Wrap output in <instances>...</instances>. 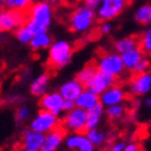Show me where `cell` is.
<instances>
[{"label": "cell", "mask_w": 151, "mask_h": 151, "mask_svg": "<svg viewBox=\"0 0 151 151\" xmlns=\"http://www.w3.org/2000/svg\"><path fill=\"white\" fill-rule=\"evenodd\" d=\"M52 20V10L47 1H38L35 3L31 9L28 10V20L26 26L31 29L32 33L41 35L47 33V28L50 25Z\"/></svg>", "instance_id": "cell-1"}, {"label": "cell", "mask_w": 151, "mask_h": 151, "mask_svg": "<svg viewBox=\"0 0 151 151\" xmlns=\"http://www.w3.org/2000/svg\"><path fill=\"white\" fill-rule=\"evenodd\" d=\"M73 58V47L66 41H57L52 43L48 50V65L52 69H63Z\"/></svg>", "instance_id": "cell-2"}, {"label": "cell", "mask_w": 151, "mask_h": 151, "mask_svg": "<svg viewBox=\"0 0 151 151\" xmlns=\"http://www.w3.org/2000/svg\"><path fill=\"white\" fill-rule=\"evenodd\" d=\"M28 20V11L20 9H4L0 14V29L3 32L12 31L26 25Z\"/></svg>", "instance_id": "cell-3"}, {"label": "cell", "mask_w": 151, "mask_h": 151, "mask_svg": "<svg viewBox=\"0 0 151 151\" xmlns=\"http://www.w3.org/2000/svg\"><path fill=\"white\" fill-rule=\"evenodd\" d=\"M99 70H102L113 76H120L125 70L122 55L118 53H102L96 62Z\"/></svg>", "instance_id": "cell-4"}, {"label": "cell", "mask_w": 151, "mask_h": 151, "mask_svg": "<svg viewBox=\"0 0 151 151\" xmlns=\"http://www.w3.org/2000/svg\"><path fill=\"white\" fill-rule=\"evenodd\" d=\"M87 111L75 107L73 111L66 112L62 120V127L66 132L71 133H86Z\"/></svg>", "instance_id": "cell-5"}, {"label": "cell", "mask_w": 151, "mask_h": 151, "mask_svg": "<svg viewBox=\"0 0 151 151\" xmlns=\"http://www.w3.org/2000/svg\"><path fill=\"white\" fill-rule=\"evenodd\" d=\"M93 20H95L93 10L88 9L86 6L76 7L69 19L70 28L74 32H85L91 27V25L93 24Z\"/></svg>", "instance_id": "cell-6"}, {"label": "cell", "mask_w": 151, "mask_h": 151, "mask_svg": "<svg viewBox=\"0 0 151 151\" xmlns=\"http://www.w3.org/2000/svg\"><path fill=\"white\" fill-rule=\"evenodd\" d=\"M58 127H60V124H59V118L57 116H54L48 111L40 109L38 113L33 117L31 124H29V129L42 134H47L57 129Z\"/></svg>", "instance_id": "cell-7"}, {"label": "cell", "mask_w": 151, "mask_h": 151, "mask_svg": "<svg viewBox=\"0 0 151 151\" xmlns=\"http://www.w3.org/2000/svg\"><path fill=\"white\" fill-rule=\"evenodd\" d=\"M132 4V0H102L97 16L102 21H108L117 17L127 6Z\"/></svg>", "instance_id": "cell-8"}, {"label": "cell", "mask_w": 151, "mask_h": 151, "mask_svg": "<svg viewBox=\"0 0 151 151\" xmlns=\"http://www.w3.org/2000/svg\"><path fill=\"white\" fill-rule=\"evenodd\" d=\"M116 81H117L116 76L104 73L102 70H97L95 76L85 86V88L88 90V91L93 92V93H96V95H102L104 91H107L109 87L114 86Z\"/></svg>", "instance_id": "cell-9"}, {"label": "cell", "mask_w": 151, "mask_h": 151, "mask_svg": "<svg viewBox=\"0 0 151 151\" xmlns=\"http://www.w3.org/2000/svg\"><path fill=\"white\" fill-rule=\"evenodd\" d=\"M64 102L65 100L59 93V91H54V92H47L46 95L40 97L38 104L41 109L48 111L54 116L59 117L60 113L64 112Z\"/></svg>", "instance_id": "cell-10"}, {"label": "cell", "mask_w": 151, "mask_h": 151, "mask_svg": "<svg viewBox=\"0 0 151 151\" xmlns=\"http://www.w3.org/2000/svg\"><path fill=\"white\" fill-rule=\"evenodd\" d=\"M151 91V73L134 75L128 85V92L132 96H144Z\"/></svg>", "instance_id": "cell-11"}, {"label": "cell", "mask_w": 151, "mask_h": 151, "mask_svg": "<svg viewBox=\"0 0 151 151\" xmlns=\"http://www.w3.org/2000/svg\"><path fill=\"white\" fill-rule=\"evenodd\" d=\"M64 144L70 151H93L95 145L87 138L86 133H71L65 138Z\"/></svg>", "instance_id": "cell-12"}, {"label": "cell", "mask_w": 151, "mask_h": 151, "mask_svg": "<svg viewBox=\"0 0 151 151\" xmlns=\"http://www.w3.org/2000/svg\"><path fill=\"white\" fill-rule=\"evenodd\" d=\"M65 133L66 130L62 125L58 127L57 129L47 133L46 137H44V142L41 147V151H58L62 142L65 141Z\"/></svg>", "instance_id": "cell-13"}, {"label": "cell", "mask_w": 151, "mask_h": 151, "mask_svg": "<svg viewBox=\"0 0 151 151\" xmlns=\"http://www.w3.org/2000/svg\"><path fill=\"white\" fill-rule=\"evenodd\" d=\"M85 90V86L79 82L76 79H71L65 81L64 84L59 86V93L63 96L65 101H76L78 97L81 95V92Z\"/></svg>", "instance_id": "cell-14"}, {"label": "cell", "mask_w": 151, "mask_h": 151, "mask_svg": "<svg viewBox=\"0 0 151 151\" xmlns=\"http://www.w3.org/2000/svg\"><path fill=\"white\" fill-rule=\"evenodd\" d=\"M125 100V91L120 86H112L107 91H104L102 95H100V102L104 107L114 104H122V102Z\"/></svg>", "instance_id": "cell-15"}, {"label": "cell", "mask_w": 151, "mask_h": 151, "mask_svg": "<svg viewBox=\"0 0 151 151\" xmlns=\"http://www.w3.org/2000/svg\"><path fill=\"white\" fill-rule=\"evenodd\" d=\"M44 137L46 134H42L35 130H26L22 135V146L28 147V149H36L41 150L43 142H44Z\"/></svg>", "instance_id": "cell-16"}, {"label": "cell", "mask_w": 151, "mask_h": 151, "mask_svg": "<svg viewBox=\"0 0 151 151\" xmlns=\"http://www.w3.org/2000/svg\"><path fill=\"white\" fill-rule=\"evenodd\" d=\"M140 38L141 36H128L122 40H118L114 43V50L118 54H124V53L140 48Z\"/></svg>", "instance_id": "cell-17"}, {"label": "cell", "mask_w": 151, "mask_h": 151, "mask_svg": "<svg viewBox=\"0 0 151 151\" xmlns=\"http://www.w3.org/2000/svg\"><path fill=\"white\" fill-rule=\"evenodd\" d=\"M99 103H100V95H96V93L88 91V90H86V88L81 92V95L78 97V100L75 101L76 107L82 108L85 111L93 108L95 106L99 104Z\"/></svg>", "instance_id": "cell-18"}, {"label": "cell", "mask_w": 151, "mask_h": 151, "mask_svg": "<svg viewBox=\"0 0 151 151\" xmlns=\"http://www.w3.org/2000/svg\"><path fill=\"white\" fill-rule=\"evenodd\" d=\"M49 86V75L48 74H41L37 76L29 85V92L32 96L36 97H42L43 95L47 93V90Z\"/></svg>", "instance_id": "cell-19"}, {"label": "cell", "mask_w": 151, "mask_h": 151, "mask_svg": "<svg viewBox=\"0 0 151 151\" xmlns=\"http://www.w3.org/2000/svg\"><path fill=\"white\" fill-rule=\"evenodd\" d=\"M104 106L100 102L99 104H96L93 108L87 111V124H86V132L91 130L97 128V125L100 124V119L102 114L104 113Z\"/></svg>", "instance_id": "cell-20"}, {"label": "cell", "mask_w": 151, "mask_h": 151, "mask_svg": "<svg viewBox=\"0 0 151 151\" xmlns=\"http://www.w3.org/2000/svg\"><path fill=\"white\" fill-rule=\"evenodd\" d=\"M144 58V52L141 50V48H137V49H133L129 50L122 54V59H123V63L127 70H133L137 64L140 62V60Z\"/></svg>", "instance_id": "cell-21"}, {"label": "cell", "mask_w": 151, "mask_h": 151, "mask_svg": "<svg viewBox=\"0 0 151 151\" xmlns=\"http://www.w3.org/2000/svg\"><path fill=\"white\" fill-rule=\"evenodd\" d=\"M97 70H99V68H97L96 64H92L90 63L87 65H85L82 69L76 74V76H75V79H76L79 82H81L84 86H86L90 81H91V79L95 76V74L97 73Z\"/></svg>", "instance_id": "cell-22"}, {"label": "cell", "mask_w": 151, "mask_h": 151, "mask_svg": "<svg viewBox=\"0 0 151 151\" xmlns=\"http://www.w3.org/2000/svg\"><path fill=\"white\" fill-rule=\"evenodd\" d=\"M50 46H52V40H50V36L48 33H41V35L33 36L31 43H29V47H31L33 50L49 48Z\"/></svg>", "instance_id": "cell-23"}, {"label": "cell", "mask_w": 151, "mask_h": 151, "mask_svg": "<svg viewBox=\"0 0 151 151\" xmlns=\"http://www.w3.org/2000/svg\"><path fill=\"white\" fill-rule=\"evenodd\" d=\"M1 3L5 9H20L25 11H28L35 4L33 0H1Z\"/></svg>", "instance_id": "cell-24"}, {"label": "cell", "mask_w": 151, "mask_h": 151, "mask_svg": "<svg viewBox=\"0 0 151 151\" xmlns=\"http://www.w3.org/2000/svg\"><path fill=\"white\" fill-rule=\"evenodd\" d=\"M135 21L140 25L151 24V5H142L135 12Z\"/></svg>", "instance_id": "cell-25"}, {"label": "cell", "mask_w": 151, "mask_h": 151, "mask_svg": "<svg viewBox=\"0 0 151 151\" xmlns=\"http://www.w3.org/2000/svg\"><path fill=\"white\" fill-rule=\"evenodd\" d=\"M15 36H16V38H17L21 43L29 44L35 35L32 33V31H31V29H29L26 25H24V26H21L20 28L16 29V32H15Z\"/></svg>", "instance_id": "cell-26"}, {"label": "cell", "mask_w": 151, "mask_h": 151, "mask_svg": "<svg viewBox=\"0 0 151 151\" xmlns=\"http://www.w3.org/2000/svg\"><path fill=\"white\" fill-rule=\"evenodd\" d=\"M106 116L112 120H117L120 119L124 113H125V108L123 104H114V106H109V107H106Z\"/></svg>", "instance_id": "cell-27"}, {"label": "cell", "mask_w": 151, "mask_h": 151, "mask_svg": "<svg viewBox=\"0 0 151 151\" xmlns=\"http://www.w3.org/2000/svg\"><path fill=\"white\" fill-rule=\"evenodd\" d=\"M86 135H87V138L90 139V141H91L95 146L101 145L102 142L104 141V139H106L104 133L101 132V130H99L97 128H95V129H91V130H87L86 132Z\"/></svg>", "instance_id": "cell-28"}, {"label": "cell", "mask_w": 151, "mask_h": 151, "mask_svg": "<svg viewBox=\"0 0 151 151\" xmlns=\"http://www.w3.org/2000/svg\"><path fill=\"white\" fill-rule=\"evenodd\" d=\"M140 48L144 54H151V27L142 33L140 38Z\"/></svg>", "instance_id": "cell-29"}, {"label": "cell", "mask_w": 151, "mask_h": 151, "mask_svg": "<svg viewBox=\"0 0 151 151\" xmlns=\"http://www.w3.org/2000/svg\"><path fill=\"white\" fill-rule=\"evenodd\" d=\"M150 69V60L147 58H142L140 62L137 64V66L134 68V69L132 70V73L134 75H139V74H144V73H147Z\"/></svg>", "instance_id": "cell-30"}, {"label": "cell", "mask_w": 151, "mask_h": 151, "mask_svg": "<svg viewBox=\"0 0 151 151\" xmlns=\"http://www.w3.org/2000/svg\"><path fill=\"white\" fill-rule=\"evenodd\" d=\"M29 113L31 112H29V108L27 106H21V107H19L16 111V118L22 122V120H26L29 117Z\"/></svg>", "instance_id": "cell-31"}, {"label": "cell", "mask_w": 151, "mask_h": 151, "mask_svg": "<svg viewBox=\"0 0 151 151\" xmlns=\"http://www.w3.org/2000/svg\"><path fill=\"white\" fill-rule=\"evenodd\" d=\"M125 145H127V144H124V142H120V141L114 142V144H112V145L109 146V150H108V151H124Z\"/></svg>", "instance_id": "cell-32"}, {"label": "cell", "mask_w": 151, "mask_h": 151, "mask_svg": "<svg viewBox=\"0 0 151 151\" xmlns=\"http://www.w3.org/2000/svg\"><path fill=\"white\" fill-rule=\"evenodd\" d=\"M101 1H102V0H85V6L88 7V9L93 10V9H96V7L100 5Z\"/></svg>", "instance_id": "cell-33"}, {"label": "cell", "mask_w": 151, "mask_h": 151, "mask_svg": "<svg viewBox=\"0 0 151 151\" xmlns=\"http://www.w3.org/2000/svg\"><path fill=\"white\" fill-rule=\"evenodd\" d=\"M124 151H140V147L137 142H129V144L125 145Z\"/></svg>", "instance_id": "cell-34"}, {"label": "cell", "mask_w": 151, "mask_h": 151, "mask_svg": "<svg viewBox=\"0 0 151 151\" xmlns=\"http://www.w3.org/2000/svg\"><path fill=\"white\" fill-rule=\"evenodd\" d=\"M75 107H76V104H75L74 101H65L64 102V112H70Z\"/></svg>", "instance_id": "cell-35"}, {"label": "cell", "mask_w": 151, "mask_h": 151, "mask_svg": "<svg viewBox=\"0 0 151 151\" xmlns=\"http://www.w3.org/2000/svg\"><path fill=\"white\" fill-rule=\"evenodd\" d=\"M111 25L109 24H107V22H104V24H102L101 25V27H100V31H101V33H108L109 31H111Z\"/></svg>", "instance_id": "cell-36"}, {"label": "cell", "mask_w": 151, "mask_h": 151, "mask_svg": "<svg viewBox=\"0 0 151 151\" xmlns=\"http://www.w3.org/2000/svg\"><path fill=\"white\" fill-rule=\"evenodd\" d=\"M17 151H41V150H36V149H28V147H24L22 146L21 149H19Z\"/></svg>", "instance_id": "cell-37"}, {"label": "cell", "mask_w": 151, "mask_h": 151, "mask_svg": "<svg viewBox=\"0 0 151 151\" xmlns=\"http://www.w3.org/2000/svg\"><path fill=\"white\" fill-rule=\"evenodd\" d=\"M146 104H147V106H149V107L151 108V97H149V99L146 100Z\"/></svg>", "instance_id": "cell-38"}, {"label": "cell", "mask_w": 151, "mask_h": 151, "mask_svg": "<svg viewBox=\"0 0 151 151\" xmlns=\"http://www.w3.org/2000/svg\"><path fill=\"white\" fill-rule=\"evenodd\" d=\"M62 151H70V150H62Z\"/></svg>", "instance_id": "cell-39"}]
</instances>
